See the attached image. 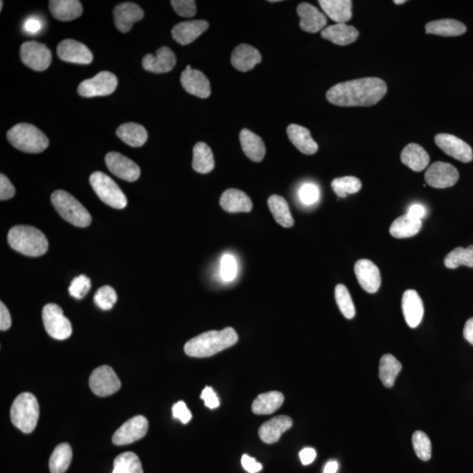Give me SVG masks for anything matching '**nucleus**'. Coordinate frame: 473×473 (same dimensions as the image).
Masks as SVG:
<instances>
[{
    "instance_id": "9b49d317",
    "label": "nucleus",
    "mask_w": 473,
    "mask_h": 473,
    "mask_svg": "<svg viewBox=\"0 0 473 473\" xmlns=\"http://www.w3.org/2000/svg\"><path fill=\"white\" fill-rule=\"evenodd\" d=\"M20 58L24 64L36 71H44L50 66L52 54L44 44L27 42L20 47Z\"/></svg>"
},
{
    "instance_id": "dca6fc26",
    "label": "nucleus",
    "mask_w": 473,
    "mask_h": 473,
    "mask_svg": "<svg viewBox=\"0 0 473 473\" xmlns=\"http://www.w3.org/2000/svg\"><path fill=\"white\" fill-rule=\"evenodd\" d=\"M354 272L359 285L370 294L378 292L382 285L380 269L371 260L363 259L355 263Z\"/></svg>"
},
{
    "instance_id": "c85d7f7f",
    "label": "nucleus",
    "mask_w": 473,
    "mask_h": 473,
    "mask_svg": "<svg viewBox=\"0 0 473 473\" xmlns=\"http://www.w3.org/2000/svg\"><path fill=\"white\" fill-rule=\"evenodd\" d=\"M400 160L404 165L409 167L414 172H421L426 169L430 163V156L423 147L416 143H410L404 147L400 153Z\"/></svg>"
},
{
    "instance_id": "4be33fe9",
    "label": "nucleus",
    "mask_w": 473,
    "mask_h": 473,
    "mask_svg": "<svg viewBox=\"0 0 473 473\" xmlns=\"http://www.w3.org/2000/svg\"><path fill=\"white\" fill-rule=\"evenodd\" d=\"M402 308L407 325L410 328H416L423 320L424 307L423 301L416 290H409L404 292Z\"/></svg>"
},
{
    "instance_id": "39448f33",
    "label": "nucleus",
    "mask_w": 473,
    "mask_h": 473,
    "mask_svg": "<svg viewBox=\"0 0 473 473\" xmlns=\"http://www.w3.org/2000/svg\"><path fill=\"white\" fill-rule=\"evenodd\" d=\"M12 423L23 433H32L40 417V407L36 397L31 393H22L16 397L10 411Z\"/></svg>"
},
{
    "instance_id": "f704fd0d",
    "label": "nucleus",
    "mask_w": 473,
    "mask_h": 473,
    "mask_svg": "<svg viewBox=\"0 0 473 473\" xmlns=\"http://www.w3.org/2000/svg\"><path fill=\"white\" fill-rule=\"evenodd\" d=\"M284 403V396L278 391L260 394L253 400L252 410L255 414H271L278 410Z\"/></svg>"
},
{
    "instance_id": "f8f14e48",
    "label": "nucleus",
    "mask_w": 473,
    "mask_h": 473,
    "mask_svg": "<svg viewBox=\"0 0 473 473\" xmlns=\"http://www.w3.org/2000/svg\"><path fill=\"white\" fill-rule=\"evenodd\" d=\"M149 430V421L143 416H137L126 421L112 437L115 445H126L142 440Z\"/></svg>"
},
{
    "instance_id": "a211bd4d",
    "label": "nucleus",
    "mask_w": 473,
    "mask_h": 473,
    "mask_svg": "<svg viewBox=\"0 0 473 473\" xmlns=\"http://www.w3.org/2000/svg\"><path fill=\"white\" fill-rule=\"evenodd\" d=\"M58 57L68 63L88 65L93 60V54L84 44L75 40H64L57 47Z\"/></svg>"
},
{
    "instance_id": "c03bdc74",
    "label": "nucleus",
    "mask_w": 473,
    "mask_h": 473,
    "mask_svg": "<svg viewBox=\"0 0 473 473\" xmlns=\"http://www.w3.org/2000/svg\"><path fill=\"white\" fill-rule=\"evenodd\" d=\"M335 298L339 310L344 317L347 320H352L355 317L356 310L347 287L343 284L336 286Z\"/></svg>"
},
{
    "instance_id": "37998d69",
    "label": "nucleus",
    "mask_w": 473,
    "mask_h": 473,
    "mask_svg": "<svg viewBox=\"0 0 473 473\" xmlns=\"http://www.w3.org/2000/svg\"><path fill=\"white\" fill-rule=\"evenodd\" d=\"M361 180L354 177L336 178L331 181V188L338 197L345 198L348 195L357 193L361 190Z\"/></svg>"
},
{
    "instance_id": "4468645a",
    "label": "nucleus",
    "mask_w": 473,
    "mask_h": 473,
    "mask_svg": "<svg viewBox=\"0 0 473 473\" xmlns=\"http://www.w3.org/2000/svg\"><path fill=\"white\" fill-rule=\"evenodd\" d=\"M435 142L445 153L459 162L468 163L473 160L472 147L458 137L448 133H440L435 137Z\"/></svg>"
},
{
    "instance_id": "e2e57ef3",
    "label": "nucleus",
    "mask_w": 473,
    "mask_h": 473,
    "mask_svg": "<svg viewBox=\"0 0 473 473\" xmlns=\"http://www.w3.org/2000/svg\"><path fill=\"white\" fill-rule=\"evenodd\" d=\"M338 464L337 461H329L324 466V473H337Z\"/></svg>"
},
{
    "instance_id": "7ed1b4c3",
    "label": "nucleus",
    "mask_w": 473,
    "mask_h": 473,
    "mask_svg": "<svg viewBox=\"0 0 473 473\" xmlns=\"http://www.w3.org/2000/svg\"><path fill=\"white\" fill-rule=\"evenodd\" d=\"M10 246L16 252L30 257H39L47 252L49 242L39 229L29 225H16L8 233Z\"/></svg>"
},
{
    "instance_id": "4d7b16f0",
    "label": "nucleus",
    "mask_w": 473,
    "mask_h": 473,
    "mask_svg": "<svg viewBox=\"0 0 473 473\" xmlns=\"http://www.w3.org/2000/svg\"><path fill=\"white\" fill-rule=\"evenodd\" d=\"M12 325L11 315L4 303H0V330L8 331Z\"/></svg>"
},
{
    "instance_id": "a18cd8bd",
    "label": "nucleus",
    "mask_w": 473,
    "mask_h": 473,
    "mask_svg": "<svg viewBox=\"0 0 473 473\" xmlns=\"http://www.w3.org/2000/svg\"><path fill=\"white\" fill-rule=\"evenodd\" d=\"M412 444L414 452L421 460H430L431 458V442L427 434L420 430L414 432L412 437Z\"/></svg>"
},
{
    "instance_id": "603ef678",
    "label": "nucleus",
    "mask_w": 473,
    "mask_h": 473,
    "mask_svg": "<svg viewBox=\"0 0 473 473\" xmlns=\"http://www.w3.org/2000/svg\"><path fill=\"white\" fill-rule=\"evenodd\" d=\"M15 188L4 174H0V200L6 201L15 197Z\"/></svg>"
},
{
    "instance_id": "2eb2a0df",
    "label": "nucleus",
    "mask_w": 473,
    "mask_h": 473,
    "mask_svg": "<svg viewBox=\"0 0 473 473\" xmlns=\"http://www.w3.org/2000/svg\"><path fill=\"white\" fill-rule=\"evenodd\" d=\"M105 163L108 170L119 179L132 183L138 180L140 177V167L121 153H108L105 156Z\"/></svg>"
},
{
    "instance_id": "cd10ccee",
    "label": "nucleus",
    "mask_w": 473,
    "mask_h": 473,
    "mask_svg": "<svg viewBox=\"0 0 473 473\" xmlns=\"http://www.w3.org/2000/svg\"><path fill=\"white\" fill-rule=\"evenodd\" d=\"M287 133L290 142L301 153L311 156L317 152V144L312 138L310 130L299 125L291 124L287 126Z\"/></svg>"
},
{
    "instance_id": "1a4fd4ad",
    "label": "nucleus",
    "mask_w": 473,
    "mask_h": 473,
    "mask_svg": "<svg viewBox=\"0 0 473 473\" xmlns=\"http://www.w3.org/2000/svg\"><path fill=\"white\" fill-rule=\"evenodd\" d=\"M118 79L114 74L102 71L94 77L82 82L78 87V93L84 98L103 97L115 91Z\"/></svg>"
},
{
    "instance_id": "de8ad7c7",
    "label": "nucleus",
    "mask_w": 473,
    "mask_h": 473,
    "mask_svg": "<svg viewBox=\"0 0 473 473\" xmlns=\"http://www.w3.org/2000/svg\"><path fill=\"white\" fill-rule=\"evenodd\" d=\"M91 287V280L88 278L87 276H79L75 277L70 283V287H68V293H70L71 296L75 298V299H83V298L87 296L89 291H90Z\"/></svg>"
},
{
    "instance_id": "0eeeda50",
    "label": "nucleus",
    "mask_w": 473,
    "mask_h": 473,
    "mask_svg": "<svg viewBox=\"0 0 473 473\" xmlns=\"http://www.w3.org/2000/svg\"><path fill=\"white\" fill-rule=\"evenodd\" d=\"M90 183L100 200L110 207L121 210L128 205V198L124 192L107 174L99 171L92 173Z\"/></svg>"
},
{
    "instance_id": "13d9d810",
    "label": "nucleus",
    "mask_w": 473,
    "mask_h": 473,
    "mask_svg": "<svg viewBox=\"0 0 473 473\" xmlns=\"http://www.w3.org/2000/svg\"><path fill=\"white\" fill-rule=\"evenodd\" d=\"M43 24L36 18L27 19L24 23V29L29 33H36L42 29Z\"/></svg>"
},
{
    "instance_id": "052dcab7",
    "label": "nucleus",
    "mask_w": 473,
    "mask_h": 473,
    "mask_svg": "<svg viewBox=\"0 0 473 473\" xmlns=\"http://www.w3.org/2000/svg\"><path fill=\"white\" fill-rule=\"evenodd\" d=\"M407 214L409 215L410 218L416 219V220H421V218H424L425 214H426V210H425L423 205L414 204L410 208Z\"/></svg>"
},
{
    "instance_id": "8fccbe9b",
    "label": "nucleus",
    "mask_w": 473,
    "mask_h": 473,
    "mask_svg": "<svg viewBox=\"0 0 473 473\" xmlns=\"http://www.w3.org/2000/svg\"><path fill=\"white\" fill-rule=\"evenodd\" d=\"M171 6L178 15L190 18L197 13V6L194 0H172Z\"/></svg>"
},
{
    "instance_id": "9d476101",
    "label": "nucleus",
    "mask_w": 473,
    "mask_h": 473,
    "mask_svg": "<svg viewBox=\"0 0 473 473\" xmlns=\"http://www.w3.org/2000/svg\"><path fill=\"white\" fill-rule=\"evenodd\" d=\"M89 383L92 392L100 397L112 396L121 387V380L109 366H102L95 369Z\"/></svg>"
},
{
    "instance_id": "5701e85b",
    "label": "nucleus",
    "mask_w": 473,
    "mask_h": 473,
    "mask_svg": "<svg viewBox=\"0 0 473 473\" xmlns=\"http://www.w3.org/2000/svg\"><path fill=\"white\" fill-rule=\"evenodd\" d=\"M209 29L207 20H197L177 24L172 29L173 39L181 45H188Z\"/></svg>"
},
{
    "instance_id": "f3484780",
    "label": "nucleus",
    "mask_w": 473,
    "mask_h": 473,
    "mask_svg": "<svg viewBox=\"0 0 473 473\" xmlns=\"http://www.w3.org/2000/svg\"><path fill=\"white\" fill-rule=\"evenodd\" d=\"M181 84L184 90L200 98H207L211 93L210 81L203 72L193 70L188 65L181 75Z\"/></svg>"
},
{
    "instance_id": "c756f323",
    "label": "nucleus",
    "mask_w": 473,
    "mask_h": 473,
    "mask_svg": "<svg viewBox=\"0 0 473 473\" xmlns=\"http://www.w3.org/2000/svg\"><path fill=\"white\" fill-rule=\"evenodd\" d=\"M239 140L243 152L250 160L255 163L262 162L265 157L266 147L260 136L248 129H243L239 133Z\"/></svg>"
},
{
    "instance_id": "393cba45",
    "label": "nucleus",
    "mask_w": 473,
    "mask_h": 473,
    "mask_svg": "<svg viewBox=\"0 0 473 473\" xmlns=\"http://www.w3.org/2000/svg\"><path fill=\"white\" fill-rule=\"evenodd\" d=\"M219 204L229 213L250 212L253 209L252 200L248 195L236 188H229L225 190L221 195Z\"/></svg>"
},
{
    "instance_id": "e433bc0d",
    "label": "nucleus",
    "mask_w": 473,
    "mask_h": 473,
    "mask_svg": "<svg viewBox=\"0 0 473 473\" xmlns=\"http://www.w3.org/2000/svg\"><path fill=\"white\" fill-rule=\"evenodd\" d=\"M269 210L272 212L273 218L284 228H290L294 224L292 214H291L289 204L283 197L273 195L267 200Z\"/></svg>"
},
{
    "instance_id": "4c0bfd02",
    "label": "nucleus",
    "mask_w": 473,
    "mask_h": 473,
    "mask_svg": "<svg viewBox=\"0 0 473 473\" xmlns=\"http://www.w3.org/2000/svg\"><path fill=\"white\" fill-rule=\"evenodd\" d=\"M421 220H416L409 215L400 216L390 226V234L396 239L411 238L421 231Z\"/></svg>"
},
{
    "instance_id": "79ce46f5",
    "label": "nucleus",
    "mask_w": 473,
    "mask_h": 473,
    "mask_svg": "<svg viewBox=\"0 0 473 473\" xmlns=\"http://www.w3.org/2000/svg\"><path fill=\"white\" fill-rule=\"evenodd\" d=\"M444 265L450 269H458L460 266L473 267V245L467 248H457L444 258Z\"/></svg>"
},
{
    "instance_id": "6ab92c4d",
    "label": "nucleus",
    "mask_w": 473,
    "mask_h": 473,
    "mask_svg": "<svg viewBox=\"0 0 473 473\" xmlns=\"http://www.w3.org/2000/svg\"><path fill=\"white\" fill-rule=\"evenodd\" d=\"M177 57L172 50L167 47H163L156 51V54H147L142 60L144 70L153 73H167L176 66Z\"/></svg>"
},
{
    "instance_id": "473e14b6",
    "label": "nucleus",
    "mask_w": 473,
    "mask_h": 473,
    "mask_svg": "<svg viewBox=\"0 0 473 473\" xmlns=\"http://www.w3.org/2000/svg\"><path fill=\"white\" fill-rule=\"evenodd\" d=\"M425 29H426V33L445 37L459 36L466 32L465 24L452 19L434 20V22H428L425 26Z\"/></svg>"
},
{
    "instance_id": "58836bf2",
    "label": "nucleus",
    "mask_w": 473,
    "mask_h": 473,
    "mask_svg": "<svg viewBox=\"0 0 473 473\" xmlns=\"http://www.w3.org/2000/svg\"><path fill=\"white\" fill-rule=\"evenodd\" d=\"M402 364L393 355H384L380 361V379L386 387H392L402 371Z\"/></svg>"
},
{
    "instance_id": "f257e3e1",
    "label": "nucleus",
    "mask_w": 473,
    "mask_h": 473,
    "mask_svg": "<svg viewBox=\"0 0 473 473\" xmlns=\"http://www.w3.org/2000/svg\"><path fill=\"white\" fill-rule=\"evenodd\" d=\"M386 92V84L382 79L365 77L334 85L327 91L326 98L331 104L343 107H368L378 104Z\"/></svg>"
},
{
    "instance_id": "f03ea898",
    "label": "nucleus",
    "mask_w": 473,
    "mask_h": 473,
    "mask_svg": "<svg viewBox=\"0 0 473 473\" xmlns=\"http://www.w3.org/2000/svg\"><path fill=\"white\" fill-rule=\"evenodd\" d=\"M239 340L238 334L232 327L222 331H211L197 336L184 345V352L190 357L207 358L232 347Z\"/></svg>"
},
{
    "instance_id": "72a5a7b5",
    "label": "nucleus",
    "mask_w": 473,
    "mask_h": 473,
    "mask_svg": "<svg viewBox=\"0 0 473 473\" xmlns=\"http://www.w3.org/2000/svg\"><path fill=\"white\" fill-rule=\"evenodd\" d=\"M116 133L123 142L133 147H142L149 138L145 128L133 122L121 125L117 129Z\"/></svg>"
},
{
    "instance_id": "bf43d9fd",
    "label": "nucleus",
    "mask_w": 473,
    "mask_h": 473,
    "mask_svg": "<svg viewBox=\"0 0 473 473\" xmlns=\"http://www.w3.org/2000/svg\"><path fill=\"white\" fill-rule=\"evenodd\" d=\"M299 456L303 465H308L313 463L315 457H317V452L313 448H304L303 450L301 451Z\"/></svg>"
},
{
    "instance_id": "c9c22d12",
    "label": "nucleus",
    "mask_w": 473,
    "mask_h": 473,
    "mask_svg": "<svg viewBox=\"0 0 473 473\" xmlns=\"http://www.w3.org/2000/svg\"><path fill=\"white\" fill-rule=\"evenodd\" d=\"M192 167L195 172L200 174L211 173L215 167L213 153L211 147L204 142L195 144L193 149Z\"/></svg>"
},
{
    "instance_id": "ddd939ff",
    "label": "nucleus",
    "mask_w": 473,
    "mask_h": 473,
    "mask_svg": "<svg viewBox=\"0 0 473 473\" xmlns=\"http://www.w3.org/2000/svg\"><path fill=\"white\" fill-rule=\"evenodd\" d=\"M425 181L430 186L436 188H446L458 183L459 174L450 163L437 162L428 167Z\"/></svg>"
},
{
    "instance_id": "412c9836",
    "label": "nucleus",
    "mask_w": 473,
    "mask_h": 473,
    "mask_svg": "<svg viewBox=\"0 0 473 473\" xmlns=\"http://www.w3.org/2000/svg\"><path fill=\"white\" fill-rule=\"evenodd\" d=\"M297 13L301 19L300 27L304 32L315 33L327 25L326 16L308 3H301L298 6Z\"/></svg>"
},
{
    "instance_id": "423d86ee",
    "label": "nucleus",
    "mask_w": 473,
    "mask_h": 473,
    "mask_svg": "<svg viewBox=\"0 0 473 473\" xmlns=\"http://www.w3.org/2000/svg\"><path fill=\"white\" fill-rule=\"evenodd\" d=\"M51 203L61 217L70 224L82 228L88 227L91 225L90 213L80 202L68 192L54 191L51 195Z\"/></svg>"
},
{
    "instance_id": "aec40b11",
    "label": "nucleus",
    "mask_w": 473,
    "mask_h": 473,
    "mask_svg": "<svg viewBox=\"0 0 473 473\" xmlns=\"http://www.w3.org/2000/svg\"><path fill=\"white\" fill-rule=\"evenodd\" d=\"M113 15L117 29L121 33H128L132 29L133 23L144 18V11L135 3L125 2L116 6Z\"/></svg>"
},
{
    "instance_id": "6e6d98bb",
    "label": "nucleus",
    "mask_w": 473,
    "mask_h": 473,
    "mask_svg": "<svg viewBox=\"0 0 473 473\" xmlns=\"http://www.w3.org/2000/svg\"><path fill=\"white\" fill-rule=\"evenodd\" d=\"M241 465L246 471L249 473H257L262 471V465L248 455L242 456Z\"/></svg>"
},
{
    "instance_id": "6e6552de",
    "label": "nucleus",
    "mask_w": 473,
    "mask_h": 473,
    "mask_svg": "<svg viewBox=\"0 0 473 473\" xmlns=\"http://www.w3.org/2000/svg\"><path fill=\"white\" fill-rule=\"evenodd\" d=\"M44 328L47 334L57 340H64L70 337L72 326L70 320L64 317L63 311L57 304L49 303L43 310Z\"/></svg>"
},
{
    "instance_id": "b1692460",
    "label": "nucleus",
    "mask_w": 473,
    "mask_h": 473,
    "mask_svg": "<svg viewBox=\"0 0 473 473\" xmlns=\"http://www.w3.org/2000/svg\"><path fill=\"white\" fill-rule=\"evenodd\" d=\"M292 425L293 421L289 416L273 417L262 425L259 430V436L264 443L274 444L279 441L284 432L289 430Z\"/></svg>"
},
{
    "instance_id": "69168bd1",
    "label": "nucleus",
    "mask_w": 473,
    "mask_h": 473,
    "mask_svg": "<svg viewBox=\"0 0 473 473\" xmlns=\"http://www.w3.org/2000/svg\"><path fill=\"white\" fill-rule=\"evenodd\" d=\"M0 4H1V5H0V10H1V11H2L3 4H4V2L1 1V2H0Z\"/></svg>"
},
{
    "instance_id": "3c124183",
    "label": "nucleus",
    "mask_w": 473,
    "mask_h": 473,
    "mask_svg": "<svg viewBox=\"0 0 473 473\" xmlns=\"http://www.w3.org/2000/svg\"><path fill=\"white\" fill-rule=\"evenodd\" d=\"M299 197L301 203L307 205H311L317 203L320 197V190L312 183H306L301 187L299 190Z\"/></svg>"
},
{
    "instance_id": "7c9ffc66",
    "label": "nucleus",
    "mask_w": 473,
    "mask_h": 473,
    "mask_svg": "<svg viewBox=\"0 0 473 473\" xmlns=\"http://www.w3.org/2000/svg\"><path fill=\"white\" fill-rule=\"evenodd\" d=\"M50 10L54 19L70 22L83 13V6L78 0H51Z\"/></svg>"
},
{
    "instance_id": "a878e982",
    "label": "nucleus",
    "mask_w": 473,
    "mask_h": 473,
    "mask_svg": "<svg viewBox=\"0 0 473 473\" xmlns=\"http://www.w3.org/2000/svg\"><path fill=\"white\" fill-rule=\"evenodd\" d=\"M359 36V32L354 27L346 25L345 23L329 26L321 32V36L324 39L338 46H346L355 43Z\"/></svg>"
},
{
    "instance_id": "bb28decb",
    "label": "nucleus",
    "mask_w": 473,
    "mask_h": 473,
    "mask_svg": "<svg viewBox=\"0 0 473 473\" xmlns=\"http://www.w3.org/2000/svg\"><path fill=\"white\" fill-rule=\"evenodd\" d=\"M231 61L236 70L246 72L253 70L262 61V56L255 47L248 44H241L233 50Z\"/></svg>"
},
{
    "instance_id": "5fc2aeb1",
    "label": "nucleus",
    "mask_w": 473,
    "mask_h": 473,
    "mask_svg": "<svg viewBox=\"0 0 473 473\" xmlns=\"http://www.w3.org/2000/svg\"><path fill=\"white\" fill-rule=\"evenodd\" d=\"M201 399L204 400L205 406L211 410L217 409L219 404H220L217 393L214 392V390L211 386L205 387L203 392H202Z\"/></svg>"
},
{
    "instance_id": "2f4dec72",
    "label": "nucleus",
    "mask_w": 473,
    "mask_h": 473,
    "mask_svg": "<svg viewBox=\"0 0 473 473\" xmlns=\"http://www.w3.org/2000/svg\"><path fill=\"white\" fill-rule=\"evenodd\" d=\"M329 18L338 23H346L352 17L351 0H320L318 1Z\"/></svg>"
},
{
    "instance_id": "49530a36",
    "label": "nucleus",
    "mask_w": 473,
    "mask_h": 473,
    "mask_svg": "<svg viewBox=\"0 0 473 473\" xmlns=\"http://www.w3.org/2000/svg\"><path fill=\"white\" fill-rule=\"evenodd\" d=\"M118 300L117 293L113 287L104 286L97 291L94 296V303L103 310H109L114 306Z\"/></svg>"
},
{
    "instance_id": "ea45409f",
    "label": "nucleus",
    "mask_w": 473,
    "mask_h": 473,
    "mask_svg": "<svg viewBox=\"0 0 473 473\" xmlns=\"http://www.w3.org/2000/svg\"><path fill=\"white\" fill-rule=\"evenodd\" d=\"M72 460V449L66 443L61 444L54 449L50 459L51 473H64L70 467Z\"/></svg>"
},
{
    "instance_id": "0e129e2a",
    "label": "nucleus",
    "mask_w": 473,
    "mask_h": 473,
    "mask_svg": "<svg viewBox=\"0 0 473 473\" xmlns=\"http://www.w3.org/2000/svg\"><path fill=\"white\" fill-rule=\"evenodd\" d=\"M406 2H407L406 0H394L393 1L394 4L396 5L405 4Z\"/></svg>"
},
{
    "instance_id": "a19ab883",
    "label": "nucleus",
    "mask_w": 473,
    "mask_h": 473,
    "mask_svg": "<svg viewBox=\"0 0 473 473\" xmlns=\"http://www.w3.org/2000/svg\"><path fill=\"white\" fill-rule=\"evenodd\" d=\"M112 473H144L138 456L133 452L119 455L113 463Z\"/></svg>"
},
{
    "instance_id": "09e8293b",
    "label": "nucleus",
    "mask_w": 473,
    "mask_h": 473,
    "mask_svg": "<svg viewBox=\"0 0 473 473\" xmlns=\"http://www.w3.org/2000/svg\"><path fill=\"white\" fill-rule=\"evenodd\" d=\"M238 273V264L236 260L231 255H225L222 257L220 265V274L222 279L226 283L234 280Z\"/></svg>"
},
{
    "instance_id": "680f3d73",
    "label": "nucleus",
    "mask_w": 473,
    "mask_h": 473,
    "mask_svg": "<svg viewBox=\"0 0 473 473\" xmlns=\"http://www.w3.org/2000/svg\"><path fill=\"white\" fill-rule=\"evenodd\" d=\"M463 334L466 340L473 345V317L466 322Z\"/></svg>"
},
{
    "instance_id": "864d4df0",
    "label": "nucleus",
    "mask_w": 473,
    "mask_h": 473,
    "mask_svg": "<svg viewBox=\"0 0 473 473\" xmlns=\"http://www.w3.org/2000/svg\"><path fill=\"white\" fill-rule=\"evenodd\" d=\"M172 411L174 418L179 419L183 424H187L191 420V412L183 400L174 404Z\"/></svg>"
},
{
    "instance_id": "20e7f679",
    "label": "nucleus",
    "mask_w": 473,
    "mask_h": 473,
    "mask_svg": "<svg viewBox=\"0 0 473 473\" xmlns=\"http://www.w3.org/2000/svg\"><path fill=\"white\" fill-rule=\"evenodd\" d=\"M8 139L15 149L29 153H42L50 145L47 137L36 126L27 123H20L10 129Z\"/></svg>"
}]
</instances>
